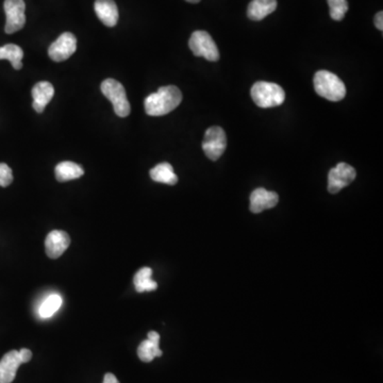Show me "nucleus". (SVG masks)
<instances>
[{"label":"nucleus","mask_w":383,"mask_h":383,"mask_svg":"<svg viewBox=\"0 0 383 383\" xmlns=\"http://www.w3.org/2000/svg\"><path fill=\"white\" fill-rule=\"evenodd\" d=\"M55 96V88L47 81H41L32 88V106L37 113H43L47 104Z\"/></svg>","instance_id":"13"},{"label":"nucleus","mask_w":383,"mask_h":383,"mask_svg":"<svg viewBox=\"0 0 383 383\" xmlns=\"http://www.w3.org/2000/svg\"><path fill=\"white\" fill-rule=\"evenodd\" d=\"M151 275H153V270L149 268H143L136 272L133 278V283L138 293L157 290V282L151 279Z\"/></svg>","instance_id":"19"},{"label":"nucleus","mask_w":383,"mask_h":383,"mask_svg":"<svg viewBox=\"0 0 383 383\" xmlns=\"http://www.w3.org/2000/svg\"><path fill=\"white\" fill-rule=\"evenodd\" d=\"M277 0H252L248 6V17L252 21H262L277 9Z\"/></svg>","instance_id":"16"},{"label":"nucleus","mask_w":383,"mask_h":383,"mask_svg":"<svg viewBox=\"0 0 383 383\" xmlns=\"http://www.w3.org/2000/svg\"><path fill=\"white\" fill-rule=\"evenodd\" d=\"M23 364L19 351H11L0 360V383H12L17 376L19 365Z\"/></svg>","instance_id":"12"},{"label":"nucleus","mask_w":383,"mask_h":383,"mask_svg":"<svg viewBox=\"0 0 383 383\" xmlns=\"http://www.w3.org/2000/svg\"><path fill=\"white\" fill-rule=\"evenodd\" d=\"M189 46L194 56L203 57L211 62H216L220 59V51L214 39L206 31H195L189 37Z\"/></svg>","instance_id":"5"},{"label":"nucleus","mask_w":383,"mask_h":383,"mask_svg":"<svg viewBox=\"0 0 383 383\" xmlns=\"http://www.w3.org/2000/svg\"><path fill=\"white\" fill-rule=\"evenodd\" d=\"M185 1L189 3H198L200 0H185Z\"/></svg>","instance_id":"27"},{"label":"nucleus","mask_w":383,"mask_h":383,"mask_svg":"<svg viewBox=\"0 0 383 383\" xmlns=\"http://www.w3.org/2000/svg\"><path fill=\"white\" fill-rule=\"evenodd\" d=\"M57 180L59 183L75 180L84 175V171L79 164L74 162L64 161L59 163L55 169Z\"/></svg>","instance_id":"17"},{"label":"nucleus","mask_w":383,"mask_h":383,"mask_svg":"<svg viewBox=\"0 0 383 383\" xmlns=\"http://www.w3.org/2000/svg\"><path fill=\"white\" fill-rule=\"evenodd\" d=\"M313 82L317 94L329 102H341L346 96L344 82L333 73L319 71L314 76Z\"/></svg>","instance_id":"2"},{"label":"nucleus","mask_w":383,"mask_h":383,"mask_svg":"<svg viewBox=\"0 0 383 383\" xmlns=\"http://www.w3.org/2000/svg\"><path fill=\"white\" fill-rule=\"evenodd\" d=\"M150 178L156 183H165V185H175L178 183V177L174 171L171 164L164 162L158 164L150 171Z\"/></svg>","instance_id":"18"},{"label":"nucleus","mask_w":383,"mask_h":383,"mask_svg":"<svg viewBox=\"0 0 383 383\" xmlns=\"http://www.w3.org/2000/svg\"><path fill=\"white\" fill-rule=\"evenodd\" d=\"M19 357H21V362L27 363L32 358V353L29 349L23 348L19 351Z\"/></svg>","instance_id":"24"},{"label":"nucleus","mask_w":383,"mask_h":383,"mask_svg":"<svg viewBox=\"0 0 383 383\" xmlns=\"http://www.w3.org/2000/svg\"><path fill=\"white\" fill-rule=\"evenodd\" d=\"M6 21L5 31L8 35L17 32L24 28L26 24V5L24 0H5Z\"/></svg>","instance_id":"7"},{"label":"nucleus","mask_w":383,"mask_h":383,"mask_svg":"<svg viewBox=\"0 0 383 383\" xmlns=\"http://www.w3.org/2000/svg\"><path fill=\"white\" fill-rule=\"evenodd\" d=\"M183 102L181 91L175 86H162L146 97L144 106L149 116H163L171 113Z\"/></svg>","instance_id":"1"},{"label":"nucleus","mask_w":383,"mask_h":383,"mask_svg":"<svg viewBox=\"0 0 383 383\" xmlns=\"http://www.w3.org/2000/svg\"><path fill=\"white\" fill-rule=\"evenodd\" d=\"M62 303V297L58 294H53V295L48 296L39 307V315L44 317V319L53 317V314L60 309Z\"/></svg>","instance_id":"21"},{"label":"nucleus","mask_w":383,"mask_h":383,"mask_svg":"<svg viewBox=\"0 0 383 383\" xmlns=\"http://www.w3.org/2000/svg\"><path fill=\"white\" fill-rule=\"evenodd\" d=\"M250 95L254 104L262 109L280 106L286 100V92L281 86L265 81L256 82L252 86Z\"/></svg>","instance_id":"3"},{"label":"nucleus","mask_w":383,"mask_h":383,"mask_svg":"<svg viewBox=\"0 0 383 383\" xmlns=\"http://www.w3.org/2000/svg\"><path fill=\"white\" fill-rule=\"evenodd\" d=\"M227 147L226 132L218 126L209 128L205 133L203 149L207 157L212 161H216L222 157Z\"/></svg>","instance_id":"6"},{"label":"nucleus","mask_w":383,"mask_h":383,"mask_svg":"<svg viewBox=\"0 0 383 383\" xmlns=\"http://www.w3.org/2000/svg\"><path fill=\"white\" fill-rule=\"evenodd\" d=\"M95 12L98 19L106 27H114L118 21V9L114 0H96Z\"/></svg>","instance_id":"14"},{"label":"nucleus","mask_w":383,"mask_h":383,"mask_svg":"<svg viewBox=\"0 0 383 383\" xmlns=\"http://www.w3.org/2000/svg\"><path fill=\"white\" fill-rule=\"evenodd\" d=\"M355 177H357V173L353 167L347 163H339L329 171L328 191L330 192L331 194H337L342 189L351 185Z\"/></svg>","instance_id":"8"},{"label":"nucleus","mask_w":383,"mask_h":383,"mask_svg":"<svg viewBox=\"0 0 383 383\" xmlns=\"http://www.w3.org/2000/svg\"><path fill=\"white\" fill-rule=\"evenodd\" d=\"M327 3L333 21H339L344 19L345 15L348 11L347 0H327Z\"/></svg>","instance_id":"22"},{"label":"nucleus","mask_w":383,"mask_h":383,"mask_svg":"<svg viewBox=\"0 0 383 383\" xmlns=\"http://www.w3.org/2000/svg\"><path fill=\"white\" fill-rule=\"evenodd\" d=\"M278 201H279V196L277 193L268 191L263 187H259L250 194V209L252 213L258 214L263 212L264 210L277 206Z\"/></svg>","instance_id":"10"},{"label":"nucleus","mask_w":383,"mask_h":383,"mask_svg":"<svg viewBox=\"0 0 383 383\" xmlns=\"http://www.w3.org/2000/svg\"><path fill=\"white\" fill-rule=\"evenodd\" d=\"M24 51L21 47L15 44H7L0 47V60H8L11 62L15 70H21L23 67Z\"/></svg>","instance_id":"20"},{"label":"nucleus","mask_w":383,"mask_h":383,"mask_svg":"<svg viewBox=\"0 0 383 383\" xmlns=\"http://www.w3.org/2000/svg\"><path fill=\"white\" fill-rule=\"evenodd\" d=\"M77 49V39L73 33L64 32L50 45L48 56L55 62H62L74 55Z\"/></svg>","instance_id":"9"},{"label":"nucleus","mask_w":383,"mask_h":383,"mask_svg":"<svg viewBox=\"0 0 383 383\" xmlns=\"http://www.w3.org/2000/svg\"><path fill=\"white\" fill-rule=\"evenodd\" d=\"M13 183V174L9 165L0 163V187H7Z\"/></svg>","instance_id":"23"},{"label":"nucleus","mask_w":383,"mask_h":383,"mask_svg":"<svg viewBox=\"0 0 383 383\" xmlns=\"http://www.w3.org/2000/svg\"><path fill=\"white\" fill-rule=\"evenodd\" d=\"M102 94L113 104L114 112L120 118H127L131 112L125 88L114 79H106L102 84Z\"/></svg>","instance_id":"4"},{"label":"nucleus","mask_w":383,"mask_h":383,"mask_svg":"<svg viewBox=\"0 0 383 383\" xmlns=\"http://www.w3.org/2000/svg\"><path fill=\"white\" fill-rule=\"evenodd\" d=\"M383 13L382 12H378L377 13L376 17H375V26H376V28L379 29V30L382 31L383 30Z\"/></svg>","instance_id":"25"},{"label":"nucleus","mask_w":383,"mask_h":383,"mask_svg":"<svg viewBox=\"0 0 383 383\" xmlns=\"http://www.w3.org/2000/svg\"><path fill=\"white\" fill-rule=\"evenodd\" d=\"M104 383H120L118 382L116 377L114 376L111 373H108V374L104 375Z\"/></svg>","instance_id":"26"},{"label":"nucleus","mask_w":383,"mask_h":383,"mask_svg":"<svg viewBox=\"0 0 383 383\" xmlns=\"http://www.w3.org/2000/svg\"><path fill=\"white\" fill-rule=\"evenodd\" d=\"M71 244L68 234L62 230H53L45 240V250L50 259H58L64 254Z\"/></svg>","instance_id":"11"},{"label":"nucleus","mask_w":383,"mask_h":383,"mask_svg":"<svg viewBox=\"0 0 383 383\" xmlns=\"http://www.w3.org/2000/svg\"><path fill=\"white\" fill-rule=\"evenodd\" d=\"M160 335L156 331H150L148 333L147 339L142 342L138 348V355L143 362L149 363L163 355L161 349L159 347Z\"/></svg>","instance_id":"15"}]
</instances>
